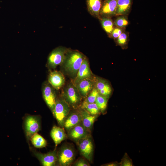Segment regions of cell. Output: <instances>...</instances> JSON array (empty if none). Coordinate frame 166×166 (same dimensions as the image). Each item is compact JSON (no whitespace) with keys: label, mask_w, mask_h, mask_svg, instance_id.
I'll use <instances>...</instances> for the list:
<instances>
[{"label":"cell","mask_w":166,"mask_h":166,"mask_svg":"<svg viewBox=\"0 0 166 166\" xmlns=\"http://www.w3.org/2000/svg\"><path fill=\"white\" fill-rule=\"evenodd\" d=\"M85 57L79 51L68 49L61 65L65 72L69 76L74 79Z\"/></svg>","instance_id":"6da1fadb"},{"label":"cell","mask_w":166,"mask_h":166,"mask_svg":"<svg viewBox=\"0 0 166 166\" xmlns=\"http://www.w3.org/2000/svg\"><path fill=\"white\" fill-rule=\"evenodd\" d=\"M61 96L73 109H76L81 105L82 97L73 82L64 87Z\"/></svg>","instance_id":"7a4b0ae2"},{"label":"cell","mask_w":166,"mask_h":166,"mask_svg":"<svg viewBox=\"0 0 166 166\" xmlns=\"http://www.w3.org/2000/svg\"><path fill=\"white\" fill-rule=\"evenodd\" d=\"M70 110L71 107L61 96L57 97L52 112L61 127L63 128L65 119Z\"/></svg>","instance_id":"3957f363"},{"label":"cell","mask_w":166,"mask_h":166,"mask_svg":"<svg viewBox=\"0 0 166 166\" xmlns=\"http://www.w3.org/2000/svg\"><path fill=\"white\" fill-rule=\"evenodd\" d=\"M68 49L59 46L53 49L49 55L47 66L50 69H54L63 62Z\"/></svg>","instance_id":"277c9868"},{"label":"cell","mask_w":166,"mask_h":166,"mask_svg":"<svg viewBox=\"0 0 166 166\" xmlns=\"http://www.w3.org/2000/svg\"><path fill=\"white\" fill-rule=\"evenodd\" d=\"M55 90L48 81L44 82L42 85V91L43 98L52 112L57 98Z\"/></svg>","instance_id":"5b68a950"},{"label":"cell","mask_w":166,"mask_h":166,"mask_svg":"<svg viewBox=\"0 0 166 166\" xmlns=\"http://www.w3.org/2000/svg\"><path fill=\"white\" fill-rule=\"evenodd\" d=\"M24 126L26 136L29 140L40 130V119L38 116L28 115L25 119Z\"/></svg>","instance_id":"8992f818"},{"label":"cell","mask_w":166,"mask_h":166,"mask_svg":"<svg viewBox=\"0 0 166 166\" xmlns=\"http://www.w3.org/2000/svg\"><path fill=\"white\" fill-rule=\"evenodd\" d=\"M81 154L89 161L92 160L93 146L90 136L89 135L76 142Z\"/></svg>","instance_id":"52a82bcc"},{"label":"cell","mask_w":166,"mask_h":166,"mask_svg":"<svg viewBox=\"0 0 166 166\" xmlns=\"http://www.w3.org/2000/svg\"><path fill=\"white\" fill-rule=\"evenodd\" d=\"M57 162L60 166H69L75 159L74 151L69 146H63L57 152Z\"/></svg>","instance_id":"ba28073f"},{"label":"cell","mask_w":166,"mask_h":166,"mask_svg":"<svg viewBox=\"0 0 166 166\" xmlns=\"http://www.w3.org/2000/svg\"><path fill=\"white\" fill-rule=\"evenodd\" d=\"M34 155L43 166H55L57 162V152L56 150L46 153L34 152Z\"/></svg>","instance_id":"9c48e42d"},{"label":"cell","mask_w":166,"mask_h":166,"mask_svg":"<svg viewBox=\"0 0 166 166\" xmlns=\"http://www.w3.org/2000/svg\"><path fill=\"white\" fill-rule=\"evenodd\" d=\"M94 78L85 79L74 83L82 98L85 99L95 87Z\"/></svg>","instance_id":"30bf717a"},{"label":"cell","mask_w":166,"mask_h":166,"mask_svg":"<svg viewBox=\"0 0 166 166\" xmlns=\"http://www.w3.org/2000/svg\"><path fill=\"white\" fill-rule=\"evenodd\" d=\"M117 0H105L102 3L100 11L101 17L111 18L116 16Z\"/></svg>","instance_id":"8fae6325"},{"label":"cell","mask_w":166,"mask_h":166,"mask_svg":"<svg viewBox=\"0 0 166 166\" xmlns=\"http://www.w3.org/2000/svg\"><path fill=\"white\" fill-rule=\"evenodd\" d=\"M94 77L90 69L88 59L86 57L73 82L75 83L82 80L86 78H93Z\"/></svg>","instance_id":"7c38bea8"},{"label":"cell","mask_w":166,"mask_h":166,"mask_svg":"<svg viewBox=\"0 0 166 166\" xmlns=\"http://www.w3.org/2000/svg\"><path fill=\"white\" fill-rule=\"evenodd\" d=\"M65 81L64 76L60 71L54 70L49 74L48 82L56 90L61 88L64 85Z\"/></svg>","instance_id":"4fadbf2b"},{"label":"cell","mask_w":166,"mask_h":166,"mask_svg":"<svg viewBox=\"0 0 166 166\" xmlns=\"http://www.w3.org/2000/svg\"><path fill=\"white\" fill-rule=\"evenodd\" d=\"M95 87L98 90L99 94L108 98L111 95L112 89L108 81L106 80L95 77Z\"/></svg>","instance_id":"5bb4252c"},{"label":"cell","mask_w":166,"mask_h":166,"mask_svg":"<svg viewBox=\"0 0 166 166\" xmlns=\"http://www.w3.org/2000/svg\"><path fill=\"white\" fill-rule=\"evenodd\" d=\"M82 122V117L79 110L70 111L65 121L63 127L69 131Z\"/></svg>","instance_id":"9a60e30c"},{"label":"cell","mask_w":166,"mask_h":166,"mask_svg":"<svg viewBox=\"0 0 166 166\" xmlns=\"http://www.w3.org/2000/svg\"><path fill=\"white\" fill-rule=\"evenodd\" d=\"M68 135L72 140L77 141L88 135V131L83 125L82 122L68 131Z\"/></svg>","instance_id":"2e32d148"},{"label":"cell","mask_w":166,"mask_h":166,"mask_svg":"<svg viewBox=\"0 0 166 166\" xmlns=\"http://www.w3.org/2000/svg\"><path fill=\"white\" fill-rule=\"evenodd\" d=\"M50 136L55 146H57L67 137L63 128L54 126L50 132Z\"/></svg>","instance_id":"e0dca14e"},{"label":"cell","mask_w":166,"mask_h":166,"mask_svg":"<svg viewBox=\"0 0 166 166\" xmlns=\"http://www.w3.org/2000/svg\"><path fill=\"white\" fill-rule=\"evenodd\" d=\"M132 0H117L116 16L126 15L130 11Z\"/></svg>","instance_id":"ac0fdd59"},{"label":"cell","mask_w":166,"mask_h":166,"mask_svg":"<svg viewBox=\"0 0 166 166\" xmlns=\"http://www.w3.org/2000/svg\"><path fill=\"white\" fill-rule=\"evenodd\" d=\"M88 11L92 16L100 19V11L102 3L101 0H86Z\"/></svg>","instance_id":"d6986e66"},{"label":"cell","mask_w":166,"mask_h":166,"mask_svg":"<svg viewBox=\"0 0 166 166\" xmlns=\"http://www.w3.org/2000/svg\"><path fill=\"white\" fill-rule=\"evenodd\" d=\"M82 117V123L88 131L92 128L97 117L92 115L84 109L81 108L79 109Z\"/></svg>","instance_id":"ffe728a7"},{"label":"cell","mask_w":166,"mask_h":166,"mask_svg":"<svg viewBox=\"0 0 166 166\" xmlns=\"http://www.w3.org/2000/svg\"><path fill=\"white\" fill-rule=\"evenodd\" d=\"M80 106L92 115H96L100 112V110L95 103H89L84 101Z\"/></svg>","instance_id":"44dd1931"},{"label":"cell","mask_w":166,"mask_h":166,"mask_svg":"<svg viewBox=\"0 0 166 166\" xmlns=\"http://www.w3.org/2000/svg\"><path fill=\"white\" fill-rule=\"evenodd\" d=\"M101 26L109 36L114 28V24L111 18L101 17L99 19Z\"/></svg>","instance_id":"7402d4cb"},{"label":"cell","mask_w":166,"mask_h":166,"mask_svg":"<svg viewBox=\"0 0 166 166\" xmlns=\"http://www.w3.org/2000/svg\"><path fill=\"white\" fill-rule=\"evenodd\" d=\"M32 143L36 148L45 147L47 145L46 140L37 133L35 134L30 138Z\"/></svg>","instance_id":"603a6c76"},{"label":"cell","mask_w":166,"mask_h":166,"mask_svg":"<svg viewBox=\"0 0 166 166\" xmlns=\"http://www.w3.org/2000/svg\"><path fill=\"white\" fill-rule=\"evenodd\" d=\"M108 97L99 94L97 96L95 103L97 106L100 111H104L107 106Z\"/></svg>","instance_id":"cb8c5ba5"},{"label":"cell","mask_w":166,"mask_h":166,"mask_svg":"<svg viewBox=\"0 0 166 166\" xmlns=\"http://www.w3.org/2000/svg\"><path fill=\"white\" fill-rule=\"evenodd\" d=\"M128 21L126 15H121L118 17L113 22L116 26L125 28L128 24Z\"/></svg>","instance_id":"d4e9b609"},{"label":"cell","mask_w":166,"mask_h":166,"mask_svg":"<svg viewBox=\"0 0 166 166\" xmlns=\"http://www.w3.org/2000/svg\"><path fill=\"white\" fill-rule=\"evenodd\" d=\"M128 34L124 32L116 39V43L121 46H125L128 43Z\"/></svg>","instance_id":"484cf974"},{"label":"cell","mask_w":166,"mask_h":166,"mask_svg":"<svg viewBox=\"0 0 166 166\" xmlns=\"http://www.w3.org/2000/svg\"><path fill=\"white\" fill-rule=\"evenodd\" d=\"M99 92L95 87L85 98V101L89 103H95L96 99L98 95Z\"/></svg>","instance_id":"4316f807"},{"label":"cell","mask_w":166,"mask_h":166,"mask_svg":"<svg viewBox=\"0 0 166 166\" xmlns=\"http://www.w3.org/2000/svg\"><path fill=\"white\" fill-rule=\"evenodd\" d=\"M124 28L117 26L114 27L111 34L109 35L112 38L116 39L123 32H124Z\"/></svg>","instance_id":"83f0119b"},{"label":"cell","mask_w":166,"mask_h":166,"mask_svg":"<svg viewBox=\"0 0 166 166\" xmlns=\"http://www.w3.org/2000/svg\"><path fill=\"white\" fill-rule=\"evenodd\" d=\"M75 166H89V164L87 161L83 158H80L77 160L73 164Z\"/></svg>","instance_id":"f1b7e54d"},{"label":"cell","mask_w":166,"mask_h":166,"mask_svg":"<svg viewBox=\"0 0 166 166\" xmlns=\"http://www.w3.org/2000/svg\"><path fill=\"white\" fill-rule=\"evenodd\" d=\"M122 165L123 166H132V164L130 161L128 160L125 159L123 161L122 164Z\"/></svg>","instance_id":"f546056e"},{"label":"cell","mask_w":166,"mask_h":166,"mask_svg":"<svg viewBox=\"0 0 166 166\" xmlns=\"http://www.w3.org/2000/svg\"><path fill=\"white\" fill-rule=\"evenodd\" d=\"M115 164H113V163H110L109 164H108L107 165H106V166H114Z\"/></svg>","instance_id":"4dcf8cb0"}]
</instances>
